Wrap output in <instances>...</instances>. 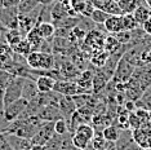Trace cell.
Listing matches in <instances>:
<instances>
[{
  "label": "cell",
  "mask_w": 151,
  "mask_h": 150,
  "mask_svg": "<svg viewBox=\"0 0 151 150\" xmlns=\"http://www.w3.org/2000/svg\"><path fill=\"white\" fill-rule=\"evenodd\" d=\"M27 66L31 70H50L54 67V54L40 50H31L26 56Z\"/></svg>",
  "instance_id": "cell-1"
},
{
  "label": "cell",
  "mask_w": 151,
  "mask_h": 150,
  "mask_svg": "<svg viewBox=\"0 0 151 150\" xmlns=\"http://www.w3.org/2000/svg\"><path fill=\"white\" fill-rule=\"evenodd\" d=\"M91 144L94 146L96 150H104L106 145V138L102 135V131H96L93 138L91 140Z\"/></svg>",
  "instance_id": "cell-30"
},
{
  "label": "cell",
  "mask_w": 151,
  "mask_h": 150,
  "mask_svg": "<svg viewBox=\"0 0 151 150\" xmlns=\"http://www.w3.org/2000/svg\"><path fill=\"white\" fill-rule=\"evenodd\" d=\"M35 27L39 31L40 36L43 39H47V40H53L54 38V32H56V26L53 25L52 22H48V21H44V22H39L36 23Z\"/></svg>",
  "instance_id": "cell-15"
},
{
  "label": "cell",
  "mask_w": 151,
  "mask_h": 150,
  "mask_svg": "<svg viewBox=\"0 0 151 150\" xmlns=\"http://www.w3.org/2000/svg\"><path fill=\"white\" fill-rule=\"evenodd\" d=\"M36 115L44 122H56L57 119L63 118V115H62V112H61L60 107H58L57 105H53V104L42 106L39 109V111H37Z\"/></svg>",
  "instance_id": "cell-6"
},
{
  "label": "cell",
  "mask_w": 151,
  "mask_h": 150,
  "mask_svg": "<svg viewBox=\"0 0 151 150\" xmlns=\"http://www.w3.org/2000/svg\"><path fill=\"white\" fill-rule=\"evenodd\" d=\"M122 19H123V27L124 30H128V31H133V30L138 29L139 25L137 23L133 13H127V14H122Z\"/></svg>",
  "instance_id": "cell-24"
},
{
  "label": "cell",
  "mask_w": 151,
  "mask_h": 150,
  "mask_svg": "<svg viewBox=\"0 0 151 150\" xmlns=\"http://www.w3.org/2000/svg\"><path fill=\"white\" fill-rule=\"evenodd\" d=\"M63 135L54 133L48 141L44 144V148L47 150H60L63 145Z\"/></svg>",
  "instance_id": "cell-21"
},
{
  "label": "cell",
  "mask_w": 151,
  "mask_h": 150,
  "mask_svg": "<svg viewBox=\"0 0 151 150\" xmlns=\"http://www.w3.org/2000/svg\"><path fill=\"white\" fill-rule=\"evenodd\" d=\"M56 0H36V3L39 5H52Z\"/></svg>",
  "instance_id": "cell-41"
},
{
  "label": "cell",
  "mask_w": 151,
  "mask_h": 150,
  "mask_svg": "<svg viewBox=\"0 0 151 150\" xmlns=\"http://www.w3.org/2000/svg\"><path fill=\"white\" fill-rule=\"evenodd\" d=\"M23 83H25V78L22 76H14L11 80V83L3 91V106H8L11 102L22 97Z\"/></svg>",
  "instance_id": "cell-2"
},
{
  "label": "cell",
  "mask_w": 151,
  "mask_h": 150,
  "mask_svg": "<svg viewBox=\"0 0 151 150\" xmlns=\"http://www.w3.org/2000/svg\"><path fill=\"white\" fill-rule=\"evenodd\" d=\"M109 16H111V14H109L107 12L102 11V9L94 8V11L92 12V14H91L89 18H91V21L93 23H97V25H104L105 21L109 18Z\"/></svg>",
  "instance_id": "cell-26"
},
{
  "label": "cell",
  "mask_w": 151,
  "mask_h": 150,
  "mask_svg": "<svg viewBox=\"0 0 151 150\" xmlns=\"http://www.w3.org/2000/svg\"><path fill=\"white\" fill-rule=\"evenodd\" d=\"M75 132H78V133H81L83 136H85L88 140H92L93 138V136H94V127L93 125H91L89 123H83V124H80L79 127L75 129Z\"/></svg>",
  "instance_id": "cell-31"
},
{
  "label": "cell",
  "mask_w": 151,
  "mask_h": 150,
  "mask_svg": "<svg viewBox=\"0 0 151 150\" xmlns=\"http://www.w3.org/2000/svg\"><path fill=\"white\" fill-rule=\"evenodd\" d=\"M128 124H129V129H137L141 127V124H142V120L139 119V117L137 114H134L133 111L129 112V117H128Z\"/></svg>",
  "instance_id": "cell-35"
},
{
  "label": "cell",
  "mask_w": 151,
  "mask_h": 150,
  "mask_svg": "<svg viewBox=\"0 0 151 150\" xmlns=\"http://www.w3.org/2000/svg\"><path fill=\"white\" fill-rule=\"evenodd\" d=\"M71 142H73V145L75 146V148L83 150L85 146H88L89 144H91V140H88L85 136H83L81 133L74 132V133L71 135Z\"/></svg>",
  "instance_id": "cell-25"
},
{
  "label": "cell",
  "mask_w": 151,
  "mask_h": 150,
  "mask_svg": "<svg viewBox=\"0 0 151 150\" xmlns=\"http://www.w3.org/2000/svg\"><path fill=\"white\" fill-rule=\"evenodd\" d=\"M115 38L119 40L120 44H129L134 40V30L133 31H128V30H123L114 34Z\"/></svg>",
  "instance_id": "cell-29"
},
{
  "label": "cell",
  "mask_w": 151,
  "mask_h": 150,
  "mask_svg": "<svg viewBox=\"0 0 151 150\" xmlns=\"http://www.w3.org/2000/svg\"><path fill=\"white\" fill-rule=\"evenodd\" d=\"M23 39L22 34L19 32L18 29H5L4 31V42L8 44V45H16L17 43H19Z\"/></svg>",
  "instance_id": "cell-17"
},
{
  "label": "cell",
  "mask_w": 151,
  "mask_h": 150,
  "mask_svg": "<svg viewBox=\"0 0 151 150\" xmlns=\"http://www.w3.org/2000/svg\"><path fill=\"white\" fill-rule=\"evenodd\" d=\"M6 141L11 144L13 150H30L31 149V141L29 138L21 137V136L16 135V133H6Z\"/></svg>",
  "instance_id": "cell-9"
},
{
  "label": "cell",
  "mask_w": 151,
  "mask_h": 150,
  "mask_svg": "<svg viewBox=\"0 0 151 150\" xmlns=\"http://www.w3.org/2000/svg\"><path fill=\"white\" fill-rule=\"evenodd\" d=\"M104 27L109 34H116L119 31H123L124 27H123L122 16H114V14L109 16V18L104 23Z\"/></svg>",
  "instance_id": "cell-12"
},
{
  "label": "cell",
  "mask_w": 151,
  "mask_h": 150,
  "mask_svg": "<svg viewBox=\"0 0 151 150\" xmlns=\"http://www.w3.org/2000/svg\"><path fill=\"white\" fill-rule=\"evenodd\" d=\"M143 1L146 3V5H149L150 8H151V0H143Z\"/></svg>",
  "instance_id": "cell-45"
},
{
  "label": "cell",
  "mask_w": 151,
  "mask_h": 150,
  "mask_svg": "<svg viewBox=\"0 0 151 150\" xmlns=\"http://www.w3.org/2000/svg\"><path fill=\"white\" fill-rule=\"evenodd\" d=\"M54 132L58 135H66L68 133V123L65 118H61V119H57L54 122Z\"/></svg>",
  "instance_id": "cell-33"
},
{
  "label": "cell",
  "mask_w": 151,
  "mask_h": 150,
  "mask_svg": "<svg viewBox=\"0 0 151 150\" xmlns=\"http://www.w3.org/2000/svg\"><path fill=\"white\" fill-rule=\"evenodd\" d=\"M30 150H47V149L44 148V145H32Z\"/></svg>",
  "instance_id": "cell-42"
},
{
  "label": "cell",
  "mask_w": 151,
  "mask_h": 150,
  "mask_svg": "<svg viewBox=\"0 0 151 150\" xmlns=\"http://www.w3.org/2000/svg\"><path fill=\"white\" fill-rule=\"evenodd\" d=\"M142 0H118L119 8L122 11V14H127V13H133L136 8L141 5Z\"/></svg>",
  "instance_id": "cell-19"
},
{
  "label": "cell",
  "mask_w": 151,
  "mask_h": 150,
  "mask_svg": "<svg viewBox=\"0 0 151 150\" xmlns=\"http://www.w3.org/2000/svg\"><path fill=\"white\" fill-rule=\"evenodd\" d=\"M54 133V122H44L39 131L30 138L31 145H44Z\"/></svg>",
  "instance_id": "cell-5"
},
{
  "label": "cell",
  "mask_w": 151,
  "mask_h": 150,
  "mask_svg": "<svg viewBox=\"0 0 151 150\" xmlns=\"http://www.w3.org/2000/svg\"><path fill=\"white\" fill-rule=\"evenodd\" d=\"M0 97H3V89L0 88Z\"/></svg>",
  "instance_id": "cell-46"
},
{
  "label": "cell",
  "mask_w": 151,
  "mask_h": 150,
  "mask_svg": "<svg viewBox=\"0 0 151 150\" xmlns=\"http://www.w3.org/2000/svg\"><path fill=\"white\" fill-rule=\"evenodd\" d=\"M83 150H96V149H94V146L92 145V144H89L88 146H85V148H84Z\"/></svg>",
  "instance_id": "cell-44"
},
{
  "label": "cell",
  "mask_w": 151,
  "mask_h": 150,
  "mask_svg": "<svg viewBox=\"0 0 151 150\" xmlns=\"http://www.w3.org/2000/svg\"><path fill=\"white\" fill-rule=\"evenodd\" d=\"M142 30L147 34V35H150V36H151V17H150V18L147 19V21L142 25Z\"/></svg>",
  "instance_id": "cell-38"
},
{
  "label": "cell",
  "mask_w": 151,
  "mask_h": 150,
  "mask_svg": "<svg viewBox=\"0 0 151 150\" xmlns=\"http://www.w3.org/2000/svg\"><path fill=\"white\" fill-rule=\"evenodd\" d=\"M123 44L119 43V40L115 38L114 34H110L105 38V43H104V49L106 50L107 53H115L116 50L120 49V47H122Z\"/></svg>",
  "instance_id": "cell-18"
},
{
  "label": "cell",
  "mask_w": 151,
  "mask_h": 150,
  "mask_svg": "<svg viewBox=\"0 0 151 150\" xmlns=\"http://www.w3.org/2000/svg\"><path fill=\"white\" fill-rule=\"evenodd\" d=\"M70 3H71L73 11L76 13L78 16H83L85 8H87V5H88V0H70Z\"/></svg>",
  "instance_id": "cell-32"
},
{
  "label": "cell",
  "mask_w": 151,
  "mask_h": 150,
  "mask_svg": "<svg viewBox=\"0 0 151 150\" xmlns=\"http://www.w3.org/2000/svg\"><path fill=\"white\" fill-rule=\"evenodd\" d=\"M26 40L29 42L30 44H31V48H32V50L36 48L37 45H39L40 43H42V40H43V38L40 36V34H39V31H37V29L36 27H34V29L31 30V31H29L26 34Z\"/></svg>",
  "instance_id": "cell-27"
},
{
  "label": "cell",
  "mask_w": 151,
  "mask_h": 150,
  "mask_svg": "<svg viewBox=\"0 0 151 150\" xmlns=\"http://www.w3.org/2000/svg\"><path fill=\"white\" fill-rule=\"evenodd\" d=\"M56 84V79L49 75H39L36 78V87L39 92L47 93V92H52Z\"/></svg>",
  "instance_id": "cell-14"
},
{
  "label": "cell",
  "mask_w": 151,
  "mask_h": 150,
  "mask_svg": "<svg viewBox=\"0 0 151 150\" xmlns=\"http://www.w3.org/2000/svg\"><path fill=\"white\" fill-rule=\"evenodd\" d=\"M39 5L36 3V0H21L18 4V12L19 13H23V14H29L30 12H32L36 6Z\"/></svg>",
  "instance_id": "cell-28"
},
{
  "label": "cell",
  "mask_w": 151,
  "mask_h": 150,
  "mask_svg": "<svg viewBox=\"0 0 151 150\" xmlns=\"http://www.w3.org/2000/svg\"><path fill=\"white\" fill-rule=\"evenodd\" d=\"M3 29H4V27L0 26V43L4 42V31H3Z\"/></svg>",
  "instance_id": "cell-43"
},
{
  "label": "cell",
  "mask_w": 151,
  "mask_h": 150,
  "mask_svg": "<svg viewBox=\"0 0 151 150\" xmlns=\"http://www.w3.org/2000/svg\"><path fill=\"white\" fill-rule=\"evenodd\" d=\"M21 0H1L0 4L3 8H12V6H18Z\"/></svg>",
  "instance_id": "cell-37"
},
{
  "label": "cell",
  "mask_w": 151,
  "mask_h": 150,
  "mask_svg": "<svg viewBox=\"0 0 151 150\" xmlns=\"http://www.w3.org/2000/svg\"><path fill=\"white\" fill-rule=\"evenodd\" d=\"M12 50L14 53H17V54H21V56H25L26 57L27 54H29L32 50V48H31V44H30L26 40V38H23V39L19 43H17L16 45L12 47Z\"/></svg>",
  "instance_id": "cell-23"
},
{
  "label": "cell",
  "mask_w": 151,
  "mask_h": 150,
  "mask_svg": "<svg viewBox=\"0 0 151 150\" xmlns=\"http://www.w3.org/2000/svg\"><path fill=\"white\" fill-rule=\"evenodd\" d=\"M110 56V53H107L105 49L102 50H97V52L92 53V57H91V62L94 67H102L106 63Z\"/></svg>",
  "instance_id": "cell-20"
},
{
  "label": "cell",
  "mask_w": 151,
  "mask_h": 150,
  "mask_svg": "<svg viewBox=\"0 0 151 150\" xmlns=\"http://www.w3.org/2000/svg\"><path fill=\"white\" fill-rule=\"evenodd\" d=\"M0 150H13V149H12L11 144L5 140V141H3L1 144H0Z\"/></svg>",
  "instance_id": "cell-40"
},
{
  "label": "cell",
  "mask_w": 151,
  "mask_h": 150,
  "mask_svg": "<svg viewBox=\"0 0 151 150\" xmlns=\"http://www.w3.org/2000/svg\"><path fill=\"white\" fill-rule=\"evenodd\" d=\"M53 91H56L57 93L62 94V96H71V97L79 93H84L83 89L78 86V83L75 80H66V79L56 80Z\"/></svg>",
  "instance_id": "cell-3"
},
{
  "label": "cell",
  "mask_w": 151,
  "mask_h": 150,
  "mask_svg": "<svg viewBox=\"0 0 151 150\" xmlns=\"http://www.w3.org/2000/svg\"><path fill=\"white\" fill-rule=\"evenodd\" d=\"M133 16H134L137 23L139 26H142L147 19L151 17V8L149 5H145V4H141L136 8V11L133 12Z\"/></svg>",
  "instance_id": "cell-16"
},
{
  "label": "cell",
  "mask_w": 151,
  "mask_h": 150,
  "mask_svg": "<svg viewBox=\"0 0 151 150\" xmlns=\"http://www.w3.org/2000/svg\"><path fill=\"white\" fill-rule=\"evenodd\" d=\"M93 76H94V71H92L91 69H85L81 71L80 75L75 80L78 83V86L83 89L84 93L93 92Z\"/></svg>",
  "instance_id": "cell-7"
},
{
  "label": "cell",
  "mask_w": 151,
  "mask_h": 150,
  "mask_svg": "<svg viewBox=\"0 0 151 150\" xmlns=\"http://www.w3.org/2000/svg\"><path fill=\"white\" fill-rule=\"evenodd\" d=\"M67 16H68L67 12L63 9L60 0H56V1L50 5V22H52L54 26L60 21H62L63 18H66Z\"/></svg>",
  "instance_id": "cell-13"
},
{
  "label": "cell",
  "mask_w": 151,
  "mask_h": 150,
  "mask_svg": "<svg viewBox=\"0 0 151 150\" xmlns=\"http://www.w3.org/2000/svg\"><path fill=\"white\" fill-rule=\"evenodd\" d=\"M13 78H14V75L11 71H8L5 69H0V88L4 91V88L11 83V80Z\"/></svg>",
  "instance_id": "cell-34"
},
{
  "label": "cell",
  "mask_w": 151,
  "mask_h": 150,
  "mask_svg": "<svg viewBox=\"0 0 151 150\" xmlns=\"http://www.w3.org/2000/svg\"><path fill=\"white\" fill-rule=\"evenodd\" d=\"M9 124H11V122H9L8 119H6V118L4 117V112L0 111V132L5 133V132L8 131Z\"/></svg>",
  "instance_id": "cell-36"
},
{
  "label": "cell",
  "mask_w": 151,
  "mask_h": 150,
  "mask_svg": "<svg viewBox=\"0 0 151 150\" xmlns=\"http://www.w3.org/2000/svg\"><path fill=\"white\" fill-rule=\"evenodd\" d=\"M104 150H116V144L112 141H106V145Z\"/></svg>",
  "instance_id": "cell-39"
},
{
  "label": "cell",
  "mask_w": 151,
  "mask_h": 150,
  "mask_svg": "<svg viewBox=\"0 0 151 150\" xmlns=\"http://www.w3.org/2000/svg\"><path fill=\"white\" fill-rule=\"evenodd\" d=\"M27 105H29V101H27L26 98H23V97L11 102V104H9L8 106H5L4 110H3V112H4V117L8 119L9 122L16 120L17 118L21 117V114L25 111V109L27 107Z\"/></svg>",
  "instance_id": "cell-4"
},
{
  "label": "cell",
  "mask_w": 151,
  "mask_h": 150,
  "mask_svg": "<svg viewBox=\"0 0 151 150\" xmlns=\"http://www.w3.org/2000/svg\"><path fill=\"white\" fill-rule=\"evenodd\" d=\"M102 135L106 138V141H112V142H116L120 137V132L118 127L112 124H109L107 127H105L102 129Z\"/></svg>",
  "instance_id": "cell-22"
},
{
  "label": "cell",
  "mask_w": 151,
  "mask_h": 150,
  "mask_svg": "<svg viewBox=\"0 0 151 150\" xmlns=\"http://www.w3.org/2000/svg\"><path fill=\"white\" fill-rule=\"evenodd\" d=\"M40 92L36 87V80L31 79V78H25V83H23L22 88V97L26 98L27 101L34 100Z\"/></svg>",
  "instance_id": "cell-11"
},
{
  "label": "cell",
  "mask_w": 151,
  "mask_h": 150,
  "mask_svg": "<svg viewBox=\"0 0 151 150\" xmlns=\"http://www.w3.org/2000/svg\"><path fill=\"white\" fill-rule=\"evenodd\" d=\"M0 1H1V0H0Z\"/></svg>",
  "instance_id": "cell-47"
},
{
  "label": "cell",
  "mask_w": 151,
  "mask_h": 150,
  "mask_svg": "<svg viewBox=\"0 0 151 150\" xmlns=\"http://www.w3.org/2000/svg\"><path fill=\"white\" fill-rule=\"evenodd\" d=\"M35 25H36V18L32 17L31 14H23V13L18 14V30L23 38L26 36V34L29 31H31L35 27Z\"/></svg>",
  "instance_id": "cell-10"
},
{
  "label": "cell",
  "mask_w": 151,
  "mask_h": 150,
  "mask_svg": "<svg viewBox=\"0 0 151 150\" xmlns=\"http://www.w3.org/2000/svg\"><path fill=\"white\" fill-rule=\"evenodd\" d=\"M58 107H60L61 112H62L63 118L67 120H70L71 115L74 114V111L76 110V104H75V101L73 100V97L71 96H61L60 101H58Z\"/></svg>",
  "instance_id": "cell-8"
}]
</instances>
